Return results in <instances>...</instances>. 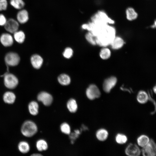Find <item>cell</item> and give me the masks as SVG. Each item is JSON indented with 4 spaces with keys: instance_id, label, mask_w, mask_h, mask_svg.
I'll use <instances>...</instances> for the list:
<instances>
[{
    "instance_id": "cell-22",
    "label": "cell",
    "mask_w": 156,
    "mask_h": 156,
    "mask_svg": "<svg viewBox=\"0 0 156 156\" xmlns=\"http://www.w3.org/2000/svg\"><path fill=\"white\" fill-rule=\"evenodd\" d=\"M67 107L71 112H75L77 109V105L76 101L74 99H70L67 104Z\"/></svg>"
},
{
    "instance_id": "cell-35",
    "label": "cell",
    "mask_w": 156,
    "mask_h": 156,
    "mask_svg": "<svg viewBox=\"0 0 156 156\" xmlns=\"http://www.w3.org/2000/svg\"><path fill=\"white\" fill-rule=\"evenodd\" d=\"M75 132L74 133L72 134L70 136V137L73 139H75L76 138L78 137V135L80 133V131L78 130H75Z\"/></svg>"
},
{
    "instance_id": "cell-20",
    "label": "cell",
    "mask_w": 156,
    "mask_h": 156,
    "mask_svg": "<svg viewBox=\"0 0 156 156\" xmlns=\"http://www.w3.org/2000/svg\"><path fill=\"white\" fill-rule=\"evenodd\" d=\"M57 80L59 82L64 86L69 85L71 81L70 77L68 75L62 74L60 75L58 77Z\"/></svg>"
},
{
    "instance_id": "cell-25",
    "label": "cell",
    "mask_w": 156,
    "mask_h": 156,
    "mask_svg": "<svg viewBox=\"0 0 156 156\" xmlns=\"http://www.w3.org/2000/svg\"><path fill=\"white\" fill-rule=\"evenodd\" d=\"M150 139L145 135H142L138 138L137 141L138 145L143 147L146 145L149 142Z\"/></svg>"
},
{
    "instance_id": "cell-10",
    "label": "cell",
    "mask_w": 156,
    "mask_h": 156,
    "mask_svg": "<svg viewBox=\"0 0 156 156\" xmlns=\"http://www.w3.org/2000/svg\"><path fill=\"white\" fill-rule=\"evenodd\" d=\"M4 26L5 29L7 31L11 33H14L17 31L19 24L16 20L10 18L7 21Z\"/></svg>"
},
{
    "instance_id": "cell-5",
    "label": "cell",
    "mask_w": 156,
    "mask_h": 156,
    "mask_svg": "<svg viewBox=\"0 0 156 156\" xmlns=\"http://www.w3.org/2000/svg\"><path fill=\"white\" fill-rule=\"evenodd\" d=\"M18 80L17 77L12 74L7 73L4 75V83L8 88L12 89L17 85Z\"/></svg>"
},
{
    "instance_id": "cell-8",
    "label": "cell",
    "mask_w": 156,
    "mask_h": 156,
    "mask_svg": "<svg viewBox=\"0 0 156 156\" xmlns=\"http://www.w3.org/2000/svg\"><path fill=\"white\" fill-rule=\"evenodd\" d=\"M117 82V79L114 76H111L105 79L103 83L104 91L106 93L109 92L115 86Z\"/></svg>"
},
{
    "instance_id": "cell-13",
    "label": "cell",
    "mask_w": 156,
    "mask_h": 156,
    "mask_svg": "<svg viewBox=\"0 0 156 156\" xmlns=\"http://www.w3.org/2000/svg\"><path fill=\"white\" fill-rule=\"evenodd\" d=\"M0 40L2 44L5 47L11 46L13 42L12 36L8 33L3 34L1 36Z\"/></svg>"
},
{
    "instance_id": "cell-14",
    "label": "cell",
    "mask_w": 156,
    "mask_h": 156,
    "mask_svg": "<svg viewBox=\"0 0 156 156\" xmlns=\"http://www.w3.org/2000/svg\"><path fill=\"white\" fill-rule=\"evenodd\" d=\"M124 43V40L121 37L116 36L110 45L113 49L117 50L121 48Z\"/></svg>"
},
{
    "instance_id": "cell-33",
    "label": "cell",
    "mask_w": 156,
    "mask_h": 156,
    "mask_svg": "<svg viewBox=\"0 0 156 156\" xmlns=\"http://www.w3.org/2000/svg\"><path fill=\"white\" fill-rule=\"evenodd\" d=\"M7 6V2L6 0H0V11L5 10Z\"/></svg>"
},
{
    "instance_id": "cell-15",
    "label": "cell",
    "mask_w": 156,
    "mask_h": 156,
    "mask_svg": "<svg viewBox=\"0 0 156 156\" xmlns=\"http://www.w3.org/2000/svg\"><path fill=\"white\" fill-rule=\"evenodd\" d=\"M17 18L21 23H26L28 20V14L27 10H23L19 11L17 14Z\"/></svg>"
},
{
    "instance_id": "cell-18",
    "label": "cell",
    "mask_w": 156,
    "mask_h": 156,
    "mask_svg": "<svg viewBox=\"0 0 156 156\" xmlns=\"http://www.w3.org/2000/svg\"><path fill=\"white\" fill-rule=\"evenodd\" d=\"M149 96L145 91H140L137 95V99L138 102L140 103L144 104L148 100Z\"/></svg>"
},
{
    "instance_id": "cell-16",
    "label": "cell",
    "mask_w": 156,
    "mask_h": 156,
    "mask_svg": "<svg viewBox=\"0 0 156 156\" xmlns=\"http://www.w3.org/2000/svg\"><path fill=\"white\" fill-rule=\"evenodd\" d=\"M126 14L127 19L129 21L135 20L138 17V13L132 7H129L126 9Z\"/></svg>"
},
{
    "instance_id": "cell-17",
    "label": "cell",
    "mask_w": 156,
    "mask_h": 156,
    "mask_svg": "<svg viewBox=\"0 0 156 156\" xmlns=\"http://www.w3.org/2000/svg\"><path fill=\"white\" fill-rule=\"evenodd\" d=\"M16 99L15 94L11 92H5L3 96V100L6 103L11 104L13 103Z\"/></svg>"
},
{
    "instance_id": "cell-1",
    "label": "cell",
    "mask_w": 156,
    "mask_h": 156,
    "mask_svg": "<svg viewBox=\"0 0 156 156\" xmlns=\"http://www.w3.org/2000/svg\"><path fill=\"white\" fill-rule=\"evenodd\" d=\"M89 31L95 37L96 44L103 47L110 45L116 36L115 29L109 24H97L92 22Z\"/></svg>"
},
{
    "instance_id": "cell-9",
    "label": "cell",
    "mask_w": 156,
    "mask_h": 156,
    "mask_svg": "<svg viewBox=\"0 0 156 156\" xmlns=\"http://www.w3.org/2000/svg\"><path fill=\"white\" fill-rule=\"evenodd\" d=\"M37 98L38 101L41 102L44 105L47 106L50 105L53 100L51 95L45 92H40L38 94Z\"/></svg>"
},
{
    "instance_id": "cell-31",
    "label": "cell",
    "mask_w": 156,
    "mask_h": 156,
    "mask_svg": "<svg viewBox=\"0 0 156 156\" xmlns=\"http://www.w3.org/2000/svg\"><path fill=\"white\" fill-rule=\"evenodd\" d=\"M60 129L62 132L64 133L69 134L70 133V127L69 125L66 123H64L61 124Z\"/></svg>"
},
{
    "instance_id": "cell-27",
    "label": "cell",
    "mask_w": 156,
    "mask_h": 156,
    "mask_svg": "<svg viewBox=\"0 0 156 156\" xmlns=\"http://www.w3.org/2000/svg\"><path fill=\"white\" fill-rule=\"evenodd\" d=\"M36 146L39 151H42L47 149L48 145L45 141L41 139L38 140L36 142Z\"/></svg>"
},
{
    "instance_id": "cell-23",
    "label": "cell",
    "mask_w": 156,
    "mask_h": 156,
    "mask_svg": "<svg viewBox=\"0 0 156 156\" xmlns=\"http://www.w3.org/2000/svg\"><path fill=\"white\" fill-rule=\"evenodd\" d=\"M18 148L19 151L23 153L28 152L30 150V146L28 143L25 141H21L18 144Z\"/></svg>"
},
{
    "instance_id": "cell-26",
    "label": "cell",
    "mask_w": 156,
    "mask_h": 156,
    "mask_svg": "<svg viewBox=\"0 0 156 156\" xmlns=\"http://www.w3.org/2000/svg\"><path fill=\"white\" fill-rule=\"evenodd\" d=\"M14 38L17 42L22 43L25 40V34L22 31H17L14 33Z\"/></svg>"
},
{
    "instance_id": "cell-11",
    "label": "cell",
    "mask_w": 156,
    "mask_h": 156,
    "mask_svg": "<svg viewBox=\"0 0 156 156\" xmlns=\"http://www.w3.org/2000/svg\"><path fill=\"white\" fill-rule=\"evenodd\" d=\"M125 153L128 156H138L140 155L141 151L137 145L131 143L126 147Z\"/></svg>"
},
{
    "instance_id": "cell-32",
    "label": "cell",
    "mask_w": 156,
    "mask_h": 156,
    "mask_svg": "<svg viewBox=\"0 0 156 156\" xmlns=\"http://www.w3.org/2000/svg\"><path fill=\"white\" fill-rule=\"evenodd\" d=\"M73 51L72 49L70 47H67L64 50L63 55L65 58L67 59L70 58L73 55Z\"/></svg>"
},
{
    "instance_id": "cell-7",
    "label": "cell",
    "mask_w": 156,
    "mask_h": 156,
    "mask_svg": "<svg viewBox=\"0 0 156 156\" xmlns=\"http://www.w3.org/2000/svg\"><path fill=\"white\" fill-rule=\"evenodd\" d=\"M6 64L9 66H14L19 63L20 58L17 53L14 52H10L5 55V58Z\"/></svg>"
},
{
    "instance_id": "cell-12",
    "label": "cell",
    "mask_w": 156,
    "mask_h": 156,
    "mask_svg": "<svg viewBox=\"0 0 156 156\" xmlns=\"http://www.w3.org/2000/svg\"><path fill=\"white\" fill-rule=\"evenodd\" d=\"M31 62L33 66L35 68H40L43 62L42 58L38 54L33 55L31 57Z\"/></svg>"
},
{
    "instance_id": "cell-3",
    "label": "cell",
    "mask_w": 156,
    "mask_h": 156,
    "mask_svg": "<svg viewBox=\"0 0 156 156\" xmlns=\"http://www.w3.org/2000/svg\"><path fill=\"white\" fill-rule=\"evenodd\" d=\"M37 130V126L34 122L30 120H27L23 124L21 131L23 135L29 137L35 135Z\"/></svg>"
},
{
    "instance_id": "cell-4",
    "label": "cell",
    "mask_w": 156,
    "mask_h": 156,
    "mask_svg": "<svg viewBox=\"0 0 156 156\" xmlns=\"http://www.w3.org/2000/svg\"><path fill=\"white\" fill-rule=\"evenodd\" d=\"M142 152L144 156H155L156 154V145L154 141L152 139L148 143L142 147Z\"/></svg>"
},
{
    "instance_id": "cell-28",
    "label": "cell",
    "mask_w": 156,
    "mask_h": 156,
    "mask_svg": "<svg viewBox=\"0 0 156 156\" xmlns=\"http://www.w3.org/2000/svg\"><path fill=\"white\" fill-rule=\"evenodd\" d=\"M10 4L14 8L17 9H22L25 5V3L22 0H11Z\"/></svg>"
},
{
    "instance_id": "cell-21",
    "label": "cell",
    "mask_w": 156,
    "mask_h": 156,
    "mask_svg": "<svg viewBox=\"0 0 156 156\" xmlns=\"http://www.w3.org/2000/svg\"><path fill=\"white\" fill-rule=\"evenodd\" d=\"M108 135V131L106 129H101L96 132V136L97 139L101 141H104L107 138Z\"/></svg>"
},
{
    "instance_id": "cell-2",
    "label": "cell",
    "mask_w": 156,
    "mask_h": 156,
    "mask_svg": "<svg viewBox=\"0 0 156 156\" xmlns=\"http://www.w3.org/2000/svg\"><path fill=\"white\" fill-rule=\"evenodd\" d=\"M92 22L97 24H114L115 22L114 20L108 16L104 11H98L91 18Z\"/></svg>"
},
{
    "instance_id": "cell-36",
    "label": "cell",
    "mask_w": 156,
    "mask_h": 156,
    "mask_svg": "<svg viewBox=\"0 0 156 156\" xmlns=\"http://www.w3.org/2000/svg\"><path fill=\"white\" fill-rule=\"evenodd\" d=\"M151 27L153 28H155L156 27V21H155L154 23L151 25Z\"/></svg>"
},
{
    "instance_id": "cell-6",
    "label": "cell",
    "mask_w": 156,
    "mask_h": 156,
    "mask_svg": "<svg viewBox=\"0 0 156 156\" xmlns=\"http://www.w3.org/2000/svg\"><path fill=\"white\" fill-rule=\"evenodd\" d=\"M86 94L87 97L91 100L99 98L101 94L99 88L94 84L90 85L86 89Z\"/></svg>"
},
{
    "instance_id": "cell-19",
    "label": "cell",
    "mask_w": 156,
    "mask_h": 156,
    "mask_svg": "<svg viewBox=\"0 0 156 156\" xmlns=\"http://www.w3.org/2000/svg\"><path fill=\"white\" fill-rule=\"evenodd\" d=\"M30 114L34 116L37 115L38 112L39 106L38 103L35 101L30 102L28 106Z\"/></svg>"
},
{
    "instance_id": "cell-38",
    "label": "cell",
    "mask_w": 156,
    "mask_h": 156,
    "mask_svg": "<svg viewBox=\"0 0 156 156\" xmlns=\"http://www.w3.org/2000/svg\"><path fill=\"white\" fill-rule=\"evenodd\" d=\"M156 86H154V87L153 88V90L155 93H156Z\"/></svg>"
},
{
    "instance_id": "cell-30",
    "label": "cell",
    "mask_w": 156,
    "mask_h": 156,
    "mask_svg": "<svg viewBox=\"0 0 156 156\" xmlns=\"http://www.w3.org/2000/svg\"><path fill=\"white\" fill-rule=\"evenodd\" d=\"M115 139L116 142L120 144L125 143L127 140V138L125 135L120 133H118L116 135Z\"/></svg>"
},
{
    "instance_id": "cell-24",
    "label": "cell",
    "mask_w": 156,
    "mask_h": 156,
    "mask_svg": "<svg viewBox=\"0 0 156 156\" xmlns=\"http://www.w3.org/2000/svg\"><path fill=\"white\" fill-rule=\"evenodd\" d=\"M111 52L110 49L106 47H103L99 53L100 57L103 60L109 59L111 56Z\"/></svg>"
},
{
    "instance_id": "cell-37",
    "label": "cell",
    "mask_w": 156,
    "mask_h": 156,
    "mask_svg": "<svg viewBox=\"0 0 156 156\" xmlns=\"http://www.w3.org/2000/svg\"><path fill=\"white\" fill-rule=\"evenodd\" d=\"M31 155L33 156H42V155L40 154L35 153V154H32Z\"/></svg>"
},
{
    "instance_id": "cell-29",
    "label": "cell",
    "mask_w": 156,
    "mask_h": 156,
    "mask_svg": "<svg viewBox=\"0 0 156 156\" xmlns=\"http://www.w3.org/2000/svg\"><path fill=\"white\" fill-rule=\"evenodd\" d=\"M85 37L86 40L90 44L93 45L96 44L95 37L90 31H89L85 34Z\"/></svg>"
},
{
    "instance_id": "cell-34",
    "label": "cell",
    "mask_w": 156,
    "mask_h": 156,
    "mask_svg": "<svg viewBox=\"0 0 156 156\" xmlns=\"http://www.w3.org/2000/svg\"><path fill=\"white\" fill-rule=\"evenodd\" d=\"M7 20L4 15L2 14H0V25H4Z\"/></svg>"
}]
</instances>
